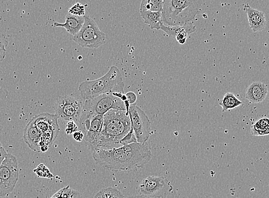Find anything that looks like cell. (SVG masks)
<instances>
[{
  "label": "cell",
  "instance_id": "cell-11",
  "mask_svg": "<svg viewBox=\"0 0 269 198\" xmlns=\"http://www.w3.org/2000/svg\"><path fill=\"white\" fill-rule=\"evenodd\" d=\"M103 123V115L93 116L78 122L79 129L83 133L84 139L92 152L97 149Z\"/></svg>",
  "mask_w": 269,
  "mask_h": 198
},
{
  "label": "cell",
  "instance_id": "cell-14",
  "mask_svg": "<svg viewBox=\"0 0 269 198\" xmlns=\"http://www.w3.org/2000/svg\"><path fill=\"white\" fill-rule=\"evenodd\" d=\"M268 94V88L265 83L253 82L247 89L245 97L253 103H258L265 100Z\"/></svg>",
  "mask_w": 269,
  "mask_h": 198
},
{
  "label": "cell",
  "instance_id": "cell-10",
  "mask_svg": "<svg viewBox=\"0 0 269 198\" xmlns=\"http://www.w3.org/2000/svg\"><path fill=\"white\" fill-rule=\"evenodd\" d=\"M128 113L137 142L147 143L151 132V122L146 113L134 103L129 107Z\"/></svg>",
  "mask_w": 269,
  "mask_h": 198
},
{
  "label": "cell",
  "instance_id": "cell-1",
  "mask_svg": "<svg viewBox=\"0 0 269 198\" xmlns=\"http://www.w3.org/2000/svg\"><path fill=\"white\" fill-rule=\"evenodd\" d=\"M152 156L147 143H133L111 150L96 149L92 151L97 164L116 171L141 169L151 160Z\"/></svg>",
  "mask_w": 269,
  "mask_h": 198
},
{
  "label": "cell",
  "instance_id": "cell-30",
  "mask_svg": "<svg viewBox=\"0 0 269 198\" xmlns=\"http://www.w3.org/2000/svg\"><path fill=\"white\" fill-rule=\"evenodd\" d=\"M73 138L76 141L81 142L84 140V135L82 131L79 130L73 134Z\"/></svg>",
  "mask_w": 269,
  "mask_h": 198
},
{
  "label": "cell",
  "instance_id": "cell-3",
  "mask_svg": "<svg viewBox=\"0 0 269 198\" xmlns=\"http://www.w3.org/2000/svg\"><path fill=\"white\" fill-rule=\"evenodd\" d=\"M124 83L119 69L114 66L103 77L80 84L79 91L84 101L111 92L124 93Z\"/></svg>",
  "mask_w": 269,
  "mask_h": 198
},
{
  "label": "cell",
  "instance_id": "cell-6",
  "mask_svg": "<svg viewBox=\"0 0 269 198\" xmlns=\"http://www.w3.org/2000/svg\"><path fill=\"white\" fill-rule=\"evenodd\" d=\"M85 21L73 40L83 48L95 49L106 42V34L99 29L97 24L88 15L84 16Z\"/></svg>",
  "mask_w": 269,
  "mask_h": 198
},
{
  "label": "cell",
  "instance_id": "cell-20",
  "mask_svg": "<svg viewBox=\"0 0 269 198\" xmlns=\"http://www.w3.org/2000/svg\"><path fill=\"white\" fill-rule=\"evenodd\" d=\"M164 0H143L139 12H162Z\"/></svg>",
  "mask_w": 269,
  "mask_h": 198
},
{
  "label": "cell",
  "instance_id": "cell-13",
  "mask_svg": "<svg viewBox=\"0 0 269 198\" xmlns=\"http://www.w3.org/2000/svg\"><path fill=\"white\" fill-rule=\"evenodd\" d=\"M247 16L249 26L254 32H260L266 27L265 14L263 12L252 8L248 4L243 7Z\"/></svg>",
  "mask_w": 269,
  "mask_h": 198
},
{
  "label": "cell",
  "instance_id": "cell-34",
  "mask_svg": "<svg viewBox=\"0 0 269 198\" xmlns=\"http://www.w3.org/2000/svg\"><path fill=\"white\" fill-rule=\"evenodd\" d=\"M124 198H150L148 197L145 196L141 195H133L131 196H128Z\"/></svg>",
  "mask_w": 269,
  "mask_h": 198
},
{
  "label": "cell",
  "instance_id": "cell-29",
  "mask_svg": "<svg viewBox=\"0 0 269 198\" xmlns=\"http://www.w3.org/2000/svg\"><path fill=\"white\" fill-rule=\"evenodd\" d=\"M127 97V100L129 102L130 105H133V104L136 103L137 101V96L136 94L133 92H128L126 94Z\"/></svg>",
  "mask_w": 269,
  "mask_h": 198
},
{
  "label": "cell",
  "instance_id": "cell-26",
  "mask_svg": "<svg viewBox=\"0 0 269 198\" xmlns=\"http://www.w3.org/2000/svg\"><path fill=\"white\" fill-rule=\"evenodd\" d=\"M74 190L71 189L69 186L63 188L53 195V198H70L74 192Z\"/></svg>",
  "mask_w": 269,
  "mask_h": 198
},
{
  "label": "cell",
  "instance_id": "cell-32",
  "mask_svg": "<svg viewBox=\"0 0 269 198\" xmlns=\"http://www.w3.org/2000/svg\"><path fill=\"white\" fill-rule=\"evenodd\" d=\"M7 155H8V153H5V154L0 155V166H1L3 162L4 161L5 159V158H6Z\"/></svg>",
  "mask_w": 269,
  "mask_h": 198
},
{
  "label": "cell",
  "instance_id": "cell-33",
  "mask_svg": "<svg viewBox=\"0 0 269 198\" xmlns=\"http://www.w3.org/2000/svg\"><path fill=\"white\" fill-rule=\"evenodd\" d=\"M5 153H7L6 149L3 146L2 143L0 142V155L5 154Z\"/></svg>",
  "mask_w": 269,
  "mask_h": 198
},
{
  "label": "cell",
  "instance_id": "cell-23",
  "mask_svg": "<svg viewBox=\"0 0 269 198\" xmlns=\"http://www.w3.org/2000/svg\"><path fill=\"white\" fill-rule=\"evenodd\" d=\"M33 172L40 178H47V179L54 178L51 171L44 164L39 165L36 169L33 170Z\"/></svg>",
  "mask_w": 269,
  "mask_h": 198
},
{
  "label": "cell",
  "instance_id": "cell-17",
  "mask_svg": "<svg viewBox=\"0 0 269 198\" xmlns=\"http://www.w3.org/2000/svg\"><path fill=\"white\" fill-rule=\"evenodd\" d=\"M144 23L151 29L161 30L162 23V12H140Z\"/></svg>",
  "mask_w": 269,
  "mask_h": 198
},
{
  "label": "cell",
  "instance_id": "cell-15",
  "mask_svg": "<svg viewBox=\"0 0 269 198\" xmlns=\"http://www.w3.org/2000/svg\"><path fill=\"white\" fill-rule=\"evenodd\" d=\"M85 21L84 16H77L71 14H67L66 22L64 23H54V27L64 28L67 31L74 36L81 31Z\"/></svg>",
  "mask_w": 269,
  "mask_h": 198
},
{
  "label": "cell",
  "instance_id": "cell-22",
  "mask_svg": "<svg viewBox=\"0 0 269 198\" xmlns=\"http://www.w3.org/2000/svg\"><path fill=\"white\" fill-rule=\"evenodd\" d=\"M122 193L114 188H103L94 196V198H124Z\"/></svg>",
  "mask_w": 269,
  "mask_h": 198
},
{
  "label": "cell",
  "instance_id": "cell-25",
  "mask_svg": "<svg viewBox=\"0 0 269 198\" xmlns=\"http://www.w3.org/2000/svg\"><path fill=\"white\" fill-rule=\"evenodd\" d=\"M68 13L77 16H84L86 15L85 7L83 4L77 3L69 9Z\"/></svg>",
  "mask_w": 269,
  "mask_h": 198
},
{
  "label": "cell",
  "instance_id": "cell-7",
  "mask_svg": "<svg viewBox=\"0 0 269 198\" xmlns=\"http://www.w3.org/2000/svg\"><path fill=\"white\" fill-rule=\"evenodd\" d=\"M18 177L17 158L8 154L0 166V197L11 194L16 186Z\"/></svg>",
  "mask_w": 269,
  "mask_h": 198
},
{
  "label": "cell",
  "instance_id": "cell-4",
  "mask_svg": "<svg viewBox=\"0 0 269 198\" xmlns=\"http://www.w3.org/2000/svg\"><path fill=\"white\" fill-rule=\"evenodd\" d=\"M201 2L192 0H164L162 23L167 27L191 23L200 12Z\"/></svg>",
  "mask_w": 269,
  "mask_h": 198
},
{
  "label": "cell",
  "instance_id": "cell-19",
  "mask_svg": "<svg viewBox=\"0 0 269 198\" xmlns=\"http://www.w3.org/2000/svg\"><path fill=\"white\" fill-rule=\"evenodd\" d=\"M219 104L222 107V112H225L240 106L243 103L233 93L228 92L225 94Z\"/></svg>",
  "mask_w": 269,
  "mask_h": 198
},
{
  "label": "cell",
  "instance_id": "cell-5",
  "mask_svg": "<svg viewBox=\"0 0 269 198\" xmlns=\"http://www.w3.org/2000/svg\"><path fill=\"white\" fill-rule=\"evenodd\" d=\"M111 110L126 111L124 103L114 97L112 92L84 101L83 111L79 121L95 115H104Z\"/></svg>",
  "mask_w": 269,
  "mask_h": 198
},
{
  "label": "cell",
  "instance_id": "cell-16",
  "mask_svg": "<svg viewBox=\"0 0 269 198\" xmlns=\"http://www.w3.org/2000/svg\"><path fill=\"white\" fill-rule=\"evenodd\" d=\"M161 30L165 32L169 37L175 39L178 34L186 32L189 34L193 33L196 31V28L191 23H187L183 26L167 27L162 24Z\"/></svg>",
  "mask_w": 269,
  "mask_h": 198
},
{
  "label": "cell",
  "instance_id": "cell-31",
  "mask_svg": "<svg viewBox=\"0 0 269 198\" xmlns=\"http://www.w3.org/2000/svg\"><path fill=\"white\" fill-rule=\"evenodd\" d=\"M71 198H82L81 194L78 191L74 190Z\"/></svg>",
  "mask_w": 269,
  "mask_h": 198
},
{
  "label": "cell",
  "instance_id": "cell-27",
  "mask_svg": "<svg viewBox=\"0 0 269 198\" xmlns=\"http://www.w3.org/2000/svg\"><path fill=\"white\" fill-rule=\"evenodd\" d=\"M137 142H138L137 138L136 137V136H134L133 130L131 127V129L130 131H129L128 135L125 137H124L122 140L121 146H122L124 145H127L129 144H131V143Z\"/></svg>",
  "mask_w": 269,
  "mask_h": 198
},
{
  "label": "cell",
  "instance_id": "cell-8",
  "mask_svg": "<svg viewBox=\"0 0 269 198\" xmlns=\"http://www.w3.org/2000/svg\"><path fill=\"white\" fill-rule=\"evenodd\" d=\"M81 100L71 96H60L54 105L58 118L64 121H74L78 123L81 118L83 107Z\"/></svg>",
  "mask_w": 269,
  "mask_h": 198
},
{
  "label": "cell",
  "instance_id": "cell-21",
  "mask_svg": "<svg viewBox=\"0 0 269 198\" xmlns=\"http://www.w3.org/2000/svg\"><path fill=\"white\" fill-rule=\"evenodd\" d=\"M61 128L59 125L54 126L43 134V140L45 145L51 147L59 135Z\"/></svg>",
  "mask_w": 269,
  "mask_h": 198
},
{
  "label": "cell",
  "instance_id": "cell-12",
  "mask_svg": "<svg viewBox=\"0 0 269 198\" xmlns=\"http://www.w3.org/2000/svg\"><path fill=\"white\" fill-rule=\"evenodd\" d=\"M23 138L28 146L34 151L41 152V147L45 145L43 133L34 125L32 119L25 128Z\"/></svg>",
  "mask_w": 269,
  "mask_h": 198
},
{
  "label": "cell",
  "instance_id": "cell-35",
  "mask_svg": "<svg viewBox=\"0 0 269 198\" xmlns=\"http://www.w3.org/2000/svg\"><path fill=\"white\" fill-rule=\"evenodd\" d=\"M48 148L49 147L48 146L44 145L41 147V151L43 152H46L47 151Z\"/></svg>",
  "mask_w": 269,
  "mask_h": 198
},
{
  "label": "cell",
  "instance_id": "cell-9",
  "mask_svg": "<svg viewBox=\"0 0 269 198\" xmlns=\"http://www.w3.org/2000/svg\"><path fill=\"white\" fill-rule=\"evenodd\" d=\"M173 189L170 181L164 177L148 176L139 185V195L150 198H166Z\"/></svg>",
  "mask_w": 269,
  "mask_h": 198
},
{
  "label": "cell",
  "instance_id": "cell-24",
  "mask_svg": "<svg viewBox=\"0 0 269 198\" xmlns=\"http://www.w3.org/2000/svg\"><path fill=\"white\" fill-rule=\"evenodd\" d=\"M8 41L6 34L0 31V62H2L6 56V47Z\"/></svg>",
  "mask_w": 269,
  "mask_h": 198
},
{
  "label": "cell",
  "instance_id": "cell-2",
  "mask_svg": "<svg viewBox=\"0 0 269 198\" xmlns=\"http://www.w3.org/2000/svg\"><path fill=\"white\" fill-rule=\"evenodd\" d=\"M131 129L126 111L111 110L104 115V123L97 149L111 150L121 147V141Z\"/></svg>",
  "mask_w": 269,
  "mask_h": 198
},
{
  "label": "cell",
  "instance_id": "cell-18",
  "mask_svg": "<svg viewBox=\"0 0 269 198\" xmlns=\"http://www.w3.org/2000/svg\"><path fill=\"white\" fill-rule=\"evenodd\" d=\"M253 136L263 137L269 135V118H262L254 123L251 127Z\"/></svg>",
  "mask_w": 269,
  "mask_h": 198
},
{
  "label": "cell",
  "instance_id": "cell-28",
  "mask_svg": "<svg viewBox=\"0 0 269 198\" xmlns=\"http://www.w3.org/2000/svg\"><path fill=\"white\" fill-rule=\"evenodd\" d=\"M78 131H79V127L75 122H68L66 128L67 135H73L74 133H75Z\"/></svg>",
  "mask_w": 269,
  "mask_h": 198
}]
</instances>
